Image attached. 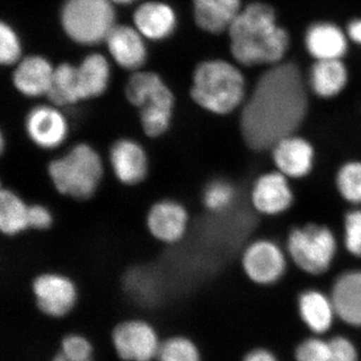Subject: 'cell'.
Instances as JSON below:
<instances>
[{"label":"cell","instance_id":"6da1fadb","mask_svg":"<svg viewBox=\"0 0 361 361\" xmlns=\"http://www.w3.org/2000/svg\"><path fill=\"white\" fill-rule=\"evenodd\" d=\"M302 75L294 63H277L265 71L244 104L241 130L254 149L271 148L294 134L307 113Z\"/></svg>","mask_w":361,"mask_h":361},{"label":"cell","instance_id":"7a4b0ae2","mask_svg":"<svg viewBox=\"0 0 361 361\" xmlns=\"http://www.w3.org/2000/svg\"><path fill=\"white\" fill-rule=\"evenodd\" d=\"M228 32L233 56L241 65H277L288 49L286 30L278 25L274 11L260 2L242 9Z\"/></svg>","mask_w":361,"mask_h":361},{"label":"cell","instance_id":"3957f363","mask_svg":"<svg viewBox=\"0 0 361 361\" xmlns=\"http://www.w3.org/2000/svg\"><path fill=\"white\" fill-rule=\"evenodd\" d=\"M245 92V78L236 66L228 61H204L195 71L192 99L210 113H232L243 103Z\"/></svg>","mask_w":361,"mask_h":361},{"label":"cell","instance_id":"277c9868","mask_svg":"<svg viewBox=\"0 0 361 361\" xmlns=\"http://www.w3.org/2000/svg\"><path fill=\"white\" fill-rule=\"evenodd\" d=\"M49 176L56 191L77 200L96 193L104 176V163L96 149L78 144L49 165Z\"/></svg>","mask_w":361,"mask_h":361},{"label":"cell","instance_id":"5b68a950","mask_svg":"<svg viewBox=\"0 0 361 361\" xmlns=\"http://www.w3.org/2000/svg\"><path fill=\"white\" fill-rule=\"evenodd\" d=\"M126 97L139 109L140 122L145 134L149 137H159L167 132L172 122L175 97L157 73H134L126 87Z\"/></svg>","mask_w":361,"mask_h":361},{"label":"cell","instance_id":"8992f818","mask_svg":"<svg viewBox=\"0 0 361 361\" xmlns=\"http://www.w3.org/2000/svg\"><path fill=\"white\" fill-rule=\"evenodd\" d=\"M66 35L80 44H97L106 39L116 26L110 0H68L61 9Z\"/></svg>","mask_w":361,"mask_h":361},{"label":"cell","instance_id":"52a82bcc","mask_svg":"<svg viewBox=\"0 0 361 361\" xmlns=\"http://www.w3.org/2000/svg\"><path fill=\"white\" fill-rule=\"evenodd\" d=\"M287 250L296 266L311 275L326 272L336 258V239L329 228L310 224L292 230Z\"/></svg>","mask_w":361,"mask_h":361},{"label":"cell","instance_id":"ba28073f","mask_svg":"<svg viewBox=\"0 0 361 361\" xmlns=\"http://www.w3.org/2000/svg\"><path fill=\"white\" fill-rule=\"evenodd\" d=\"M161 339L156 325L140 316L123 319L111 331V346L120 361H156Z\"/></svg>","mask_w":361,"mask_h":361},{"label":"cell","instance_id":"9c48e42d","mask_svg":"<svg viewBox=\"0 0 361 361\" xmlns=\"http://www.w3.org/2000/svg\"><path fill=\"white\" fill-rule=\"evenodd\" d=\"M32 294L37 311L51 319L68 317L80 301V291L75 281L56 272H44L33 278Z\"/></svg>","mask_w":361,"mask_h":361},{"label":"cell","instance_id":"30bf717a","mask_svg":"<svg viewBox=\"0 0 361 361\" xmlns=\"http://www.w3.org/2000/svg\"><path fill=\"white\" fill-rule=\"evenodd\" d=\"M247 277L259 285L274 284L286 271V257L274 242L258 240L247 247L242 258Z\"/></svg>","mask_w":361,"mask_h":361},{"label":"cell","instance_id":"8fae6325","mask_svg":"<svg viewBox=\"0 0 361 361\" xmlns=\"http://www.w3.org/2000/svg\"><path fill=\"white\" fill-rule=\"evenodd\" d=\"M25 129L28 139L42 149H56L65 142L68 123L58 106H37L25 118Z\"/></svg>","mask_w":361,"mask_h":361},{"label":"cell","instance_id":"7c38bea8","mask_svg":"<svg viewBox=\"0 0 361 361\" xmlns=\"http://www.w3.org/2000/svg\"><path fill=\"white\" fill-rule=\"evenodd\" d=\"M146 224L154 238L163 243L174 244L186 234L189 214L179 202L161 200L149 209Z\"/></svg>","mask_w":361,"mask_h":361},{"label":"cell","instance_id":"4fadbf2b","mask_svg":"<svg viewBox=\"0 0 361 361\" xmlns=\"http://www.w3.org/2000/svg\"><path fill=\"white\" fill-rule=\"evenodd\" d=\"M109 161L116 180L127 186L139 184L148 175V156L141 144L134 140L121 139L114 142Z\"/></svg>","mask_w":361,"mask_h":361},{"label":"cell","instance_id":"5bb4252c","mask_svg":"<svg viewBox=\"0 0 361 361\" xmlns=\"http://www.w3.org/2000/svg\"><path fill=\"white\" fill-rule=\"evenodd\" d=\"M273 148V161L285 177L299 179L311 172L314 149L310 142L291 135L278 141Z\"/></svg>","mask_w":361,"mask_h":361},{"label":"cell","instance_id":"9a60e30c","mask_svg":"<svg viewBox=\"0 0 361 361\" xmlns=\"http://www.w3.org/2000/svg\"><path fill=\"white\" fill-rule=\"evenodd\" d=\"M251 201L258 212L278 215L291 206L293 192L283 174L268 173L256 180L252 189Z\"/></svg>","mask_w":361,"mask_h":361},{"label":"cell","instance_id":"2e32d148","mask_svg":"<svg viewBox=\"0 0 361 361\" xmlns=\"http://www.w3.org/2000/svg\"><path fill=\"white\" fill-rule=\"evenodd\" d=\"M330 297L337 317L349 326L361 329V270L348 271L337 278Z\"/></svg>","mask_w":361,"mask_h":361},{"label":"cell","instance_id":"e0dca14e","mask_svg":"<svg viewBox=\"0 0 361 361\" xmlns=\"http://www.w3.org/2000/svg\"><path fill=\"white\" fill-rule=\"evenodd\" d=\"M54 71L51 63L42 56H32L18 63L13 82L16 89L25 97L47 96L51 90Z\"/></svg>","mask_w":361,"mask_h":361},{"label":"cell","instance_id":"ac0fdd59","mask_svg":"<svg viewBox=\"0 0 361 361\" xmlns=\"http://www.w3.org/2000/svg\"><path fill=\"white\" fill-rule=\"evenodd\" d=\"M106 42L111 56L126 70H137L146 61L147 49L142 35L130 26L116 25Z\"/></svg>","mask_w":361,"mask_h":361},{"label":"cell","instance_id":"d6986e66","mask_svg":"<svg viewBox=\"0 0 361 361\" xmlns=\"http://www.w3.org/2000/svg\"><path fill=\"white\" fill-rule=\"evenodd\" d=\"M298 312L305 326L317 336L329 332L337 317L331 297L314 289L299 295Z\"/></svg>","mask_w":361,"mask_h":361},{"label":"cell","instance_id":"ffe728a7","mask_svg":"<svg viewBox=\"0 0 361 361\" xmlns=\"http://www.w3.org/2000/svg\"><path fill=\"white\" fill-rule=\"evenodd\" d=\"M134 23L135 30L142 37L161 40L174 32L177 18L172 7L163 2L152 1L142 4L135 11Z\"/></svg>","mask_w":361,"mask_h":361},{"label":"cell","instance_id":"44dd1931","mask_svg":"<svg viewBox=\"0 0 361 361\" xmlns=\"http://www.w3.org/2000/svg\"><path fill=\"white\" fill-rule=\"evenodd\" d=\"M241 11L240 0H194L195 21L207 32L229 30Z\"/></svg>","mask_w":361,"mask_h":361},{"label":"cell","instance_id":"7402d4cb","mask_svg":"<svg viewBox=\"0 0 361 361\" xmlns=\"http://www.w3.org/2000/svg\"><path fill=\"white\" fill-rule=\"evenodd\" d=\"M307 51L316 61L341 59L348 49V39L341 28L329 23H316L306 33Z\"/></svg>","mask_w":361,"mask_h":361},{"label":"cell","instance_id":"603a6c76","mask_svg":"<svg viewBox=\"0 0 361 361\" xmlns=\"http://www.w3.org/2000/svg\"><path fill=\"white\" fill-rule=\"evenodd\" d=\"M80 101L94 99L106 92L110 82V66L104 56L92 54L77 66Z\"/></svg>","mask_w":361,"mask_h":361},{"label":"cell","instance_id":"cb8c5ba5","mask_svg":"<svg viewBox=\"0 0 361 361\" xmlns=\"http://www.w3.org/2000/svg\"><path fill=\"white\" fill-rule=\"evenodd\" d=\"M348 82V71L341 59L316 61L310 71V85L316 96L336 97Z\"/></svg>","mask_w":361,"mask_h":361},{"label":"cell","instance_id":"d4e9b609","mask_svg":"<svg viewBox=\"0 0 361 361\" xmlns=\"http://www.w3.org/2000/svg\"><path fill=\"white\" fill-rule=\"evenodd\" d=\"M30 228V206L9 189L0 192V229L6 236H16Z\"/></svg>","mask_w":361,"mask_h":361},{"label":"cell","instance_id":"484cf974","mask_svg":"<svg viewBox=\"0 0 361 361\" xmlns=\"http://www.w3.org/2000/svg\"><path fill=\"white\" fill-rule=\"evenodd\" d=\"M51 104L70 106L80 102L78 90L77 66L61 63L54 71L51 90L47 94Z\"/></svg>","mask_w":361,"mask_h":361},{"label":"cell","instance_id":"4316f807","mask_svg":"<svg viewBox=\"0 0 361 361\" xmlns=\"http://www.w3.org/2000/svg\"><path fill=\"white\" fill-rule=\"evenodd\" d=\"M156 361H204V355L192 337L171 334L161 339Z\"/></svg>","mask_w":361,"mask_h":361},{"label":"cell","instance_id":"83f0119b","mask_svg":"<svg viewBox=\"0 0 361 361\" xmlns=\"http://www.w3.org/2000/svg\"><path fill=\"white\" fill-rule=\"evenodd\" d=\"M342 198L353 205H361V161H349L342 166L336 178Z\"/></svg>","mask_w":361,"mask_h":361},{"label":"cell","instance_id":"f1b7e54d","mask_svg":"<svg viewBox=\"0 0 361 361\" xmlns=\"http://www.w3.org/2000/svg\"><path fill=\"white\" fill-rule=\"evenodd\" d=\"M59 351L73 361H94L96 356V348L90 337L77 331L66 332L61 337Z\"/></svg>","mask_w":361,"mask_h":361},{"label":"cell","instance_id":"f546056e","mask_svg":"<svg viewBox=\"0 0 361 361\" xmlns=\"http://www.w3.org/2000/svg\"><path fill=\"white\" fill-rule=\"evenodd\" d=\"M234 188L224 180H215L206 187L203 194V203L213 212H222L229 208L234 201Z\"/></svg>","mask_w":361,"mask_h":361},{"label":"cell","instance_id":"4dcf8cb0","mask_svg":"<svg viewBox=\"0 0 361 361\" xmlns=\"http://www.w3.org/2000/svg\"><path fill=\"white\" fill-rule=\"evenodd\" d=\"M294 357L295 361H334L329 341L317 336L301 341L296 346Z\"/></svg>","mask_w":361,"mask_h":361},{"label":"cell","instance_id":"1f68e13d","mask_svg":"<svg viewBox=\"0 0 361 361\" xmlns=\"http://www.w3.org/2000/svg\"><path fill=\"white\" fill-rule=\"evenodd\" d=\"M21 44L18 35L7 23L0 25V61L4 66H11L20 61Z\"/></svg>","mask_w":361,"mask_h":361},{"label":"cell","instance_id":"d6a6232c","mask_svg":"<svg viewBox=\"0 0 361 361\" xmlns=\"http://www.w3.org/2000/svg\"><path fill=\"white\" fill-rule=\"evenodd\" d=\"M344 243L351 255L361 258V209L350 211L346 215Z\"/></svg>","mask_w":361,"mask_h":361},{"label":"cell","instance_id":"836d02e7","mask_svg":"<svg viewBox=\"0 0 361 361\" xmlns=\"http://www.w3.org/2000/svg\"><path fill=\"white\" fill-rule=\"evenodd\" d=\"M329 342L331 345L334 361H360L357 348L348 337L334 336Z\"/></svg>","mask_w":361,"mask_h":361},{"label":"cell","instance_id":"e575fe53","mask_svg":"<svg viewBox=\"0 0 361 361\" xmlns=\"http://www.w3.org/2000/svg\"><path fill=\"white\" fill-rule=\"evenodd\" d=\"M54 217L47 207L35 204L30 206V228L47 230L52 225Z\"/></svg>","mask_w":361,"mask_h":361},{"label":"cell","instance_id":"d590c367","mask_svg":"<svg viewBox=\"0 0 361 361\" xmlns=\"http://www.w3.org/2000/svg\"><path fill=\"white\" fill-rule=\"evenodd\" d=\"M241 361H279L272 351L266 348H255L247 353Z\"/></svg>","mask_w":361,"mask_h":361},{"label":"cell","instance_id":"8d00e7d4","mask_svg":"<svg viewBox=\"0 0 361 361\" xmlns=\"http://www.w3.org/2000/svg\"><path fill=\"white\" fill-rule=\"evenodd\" d=\"M348 35L351 39L361 44V20L353 21L349 25Z\"/></svg>","mask_w":361,"mask_h":361},{"label":"cell","instance_id":"74e56055","mask_svg":"<svg viewBox=\"0 0 361 361\" xmlns=\"http://www.w3.org/2000/svg\"><path fill=\"white\" fill-rule=\"evenodd\" d=\"M49 361H73L68 360V358L66 357L65 355H63V353H61V351H56V353H54V355L51 356V360Z\"/></svg>","mask_w":361,"mask_h":361},{"label":"cell","instance_id":"f35d334b","mask_svg":"<svg viewBox=\"0 0 361 361\" xmlns=\"http://www.w3.org/2000/svg\"><path fill=\"white\" fill-rule=\"evenodd\" d=\"M110 1L116 4H133L135 0H110Z\"/></svg>","mask_w":361,"mask_h":361}]
</instances>
